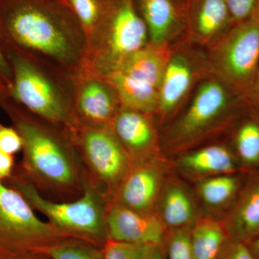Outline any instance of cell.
<instances>
[{
	"instance_id": "cell-33",
	"label": "cell",
	"mask_w": 259,
	"mask_h": 259,
	"mask_svg": "<svg viewBox=\"0 0 259 259\" xmlns=\"http://www.w3.org/2000/svg\"><path fill=\"white\" fill-rule=\"evenodd\" d=\"M15 168L14 156L0 151V182H5L10 179Z\"/></svg>"
},
{
	"instance_id": "cell-35",
	"label": "cell",
	"mask_w": 259,
	"mask_h": 259,
	"mask_svg": "<svg viewBox=\"0 0 259 259\" xmlns=\"http://www.w3.org/2000/svg\"><path fill=\"white\" fill-rule=\"evenodd\" d=\"M255 259H259V236L248 244Z\"/></svg>"
},
{
	"instance_id": "cell-31",
	"label": "cell",
	"mask_w": 259,
	"mask_h": 259,
	"mask_svg": "<svg viewBox=\"0 0 259 259\" xmlns=\"http://www.w3.org/2000/svg\"><path fill=\"white\" fill-rule=\"evenodd\" d=\"M0 81L10 90L13 86V71L1 44H0Z\"/></svg>"
},
{
	"instance_id": "cell-34",
	"label": "cell",
	"mask_w": 259,
	"mask_h": 259,
	"mask_svg": "<svg viewBox=\"0 0 259 259\" xmlns=\"http://www.w3.org/2000/svg\"><path fill=\"white\" fill-rule=\"evenodd\" d=\"M165 254L166 250L164 243L147 245L141 259H165Z\"/></svg>"
},
{
	"instance_id": "cell-18",
	"label": "cell",
	"mask_w": 259,
	"mask_h": 259,
	"mask_svg": "<svg viewBox=\"0 0 259 259\" xmlns=\"http://www.w3.org/2000/svg\"><path fill=\"white\" fill-rule=\"evenodd\" d=\"M183 171L195 175H231L237 162L231 151L222 146H209L184 155L178 160Z\"/></svg>"
},
{
	"instance_id": "cell-4",
	"label": "cell",
	"mask_w": 259,
	"mask_h": 259,
	"mask_svg": "<svg viewBox=\"0 0 259 259\" xmlns=\"http://www.w3.org/2000/svg\"><path fill=\"white\" fill-rule=\"evenodd\" d=\"M5 183L18 191L32 208L69 238L100 248L108 241L106 217L110 199L90 182H85L83 194L79 198L63 202L42 195L16 168Z\"/></svg>"
},
{
	"instance_id": "cell-27",
	"label": "cell",
	"mask_w": 259,
	"mask_h": 259,
	"mask_svg": "<svg viewBox=\"0 0 259 259\" xmlns=\"http://www.w3.org/2000/svg\"><path fill=\"white\" fill-rule=\"evenodd\" d=\"M146 245L108 240L102 247L104 259H141Z\"/></svg>"
},
{
	"instance_id": "cell-24",
	"label": "cell",
	"mask_w": 259,
	"mask_h": 259,
	"mask_svg": "<svg viewBox=\"0 0 259 259\" xmlns=\"http://www.w3.org/2000/svg\"><path fill=\"white\" fill-rule=\"evenodd\" d=\"M238 157L247 166L259 164V124L248 122L238 130L236 139Z\"/></svg>"
},
{
	"instance_id": "cell-26",
	"label": "cell",
	"mask_w": 259,
	"mask_h": 259,
	"mask_svg": "<svg viewBox=\"0 0 259 259\" xmlns=\"http://www.w3.org/2000/svg\"><path fill=\"white\" fill-rule=\"evenodd\" d=\"M66 2L82 25L88 36L100 18V2L99 0H66Z\"/></svg>"
},
{
	"instance_id": "cell-1",
	"label": "cell",
	"mask_w": 259,
	"mask_h": 259,
	"mask_svg": "<svg viewBox=\"0 0 259 259\" xmlns=\"http://www.w3.org/2000/svg\"><path fill=\"white\" fill-rule=\"evenodd\" d=\"M0 44L75 79L87 35L66 0H0Z\"/></svg>"
},
{
	"instance_id": "cell-38",
	"label": "cell",
	"mask_w": 259,
	"mask_h": 259,
	"mask_svg": "<svg viewBox=\"0 0 259 259\" xmlns=\"http://www.w3.org/2000/svg\"><path fill=\"white\" fill-rule=\"evenodd\" d=\"M99 1H102V0H99Z\"/></svg>"
},
{
	"instance_id": "cell-28",
	"label": "cell",
	"mask_w": 259,
	"mask_h": 259,
	"mask_svg": "<svg viewBox=\"0 0 259 259\" xmlns=\"http://www.w3.org/2000/svg\"><path fill=\"white\" fill-rule=\"evenodd\" d=\"M23 142L16 129L0 123V151L14 156L23 149Z\"/></svg>"
},
{
	"instance_id": "cell-29",
	"label": "cell",
	"mask_w": 259,
	"mask_h": 259,
	"mask_svg": "<svg viewBox=\"0 0 259 259\" xmlns=\"http://www.w3.org/2000/svg\"><path fill=\"white\" fill-rule=\"evenodd\" d=\"M218 259H255L246 243L230 238Z\"/></svg>"
},
{
	"instance_id": "cell-23",
	"label": "cell",
	"mask_w": 259,
	"mask_h": 259,
	"mask_svg": "<svg viewBox=\"0 0 259 259\" xmlns=\"http://www.w3.org/2000/svg\"><path fill=\"white\" fill-rule=\"evenodd\" d=\"M40 252L52 259H104L102 248L73 238H64Z\"/></svg>"
},
{
	"instance_id": "cell-5",
	"label": "cell",
	"mask_w": 259,
	"mask_h": 259,
	"mask_svg": "<svg viewBox=\"0 0 259 259\" xmlns=\"http://www.w3.org/2000/svg\"><path fill=\"white\" fill-rule=\"evenodd\" d=\"M5 54L13 76L10 96L35 115L72 127L75 79L35 59L11 51Z\"/></svg>"
},
{
	"instance_id": "cell-10",
	"label": "cell",
	"mask_w": 259,
	"mask_h": 259,
	"mask_svg": "<svg viewBox=\"0 0 259 259\" xmlns=\"http://www.w3.org/2000/svg\"><path fill=\"white\" fill-rule=\"evenodd\" d=\"M166 172V162L158 153L134 163L110 202L139 212H155Z\"/></svg>"
},
{
	"instance_id": "cell-7",
	"label": "cell",
	"mask_w": 259,
	"mask_h": 259,
	"mask_svg": "<svg viewBox=\"0 0 259 259\" xmlns=\"http://www.w3.org/2000/svg\"><path fill=\"white\" fill-rule=\"evenodd\" d=\"M35 211L18 191L0 182V250L42 251L69 238Z\"/></svg>"
},
{
	"instance_id": "cell-6",
	"label": "cell",
	"mask_w": 259,
	"mask_h": 259,
	"mask_svg": "<svg viewBox=\"0 0 259 259\" xmlns=\"http://www.w3.org/2000/svg\"><path fill=\"white\" fill-rule=\"evenodd\" d=\"M89 182L112 200L133 163L111 128L69 127Z\"/></svg>"
},
{
	"instance_id": "cell-17",
	"label": "cell",
	"mask_w": 259,
	"mask_h": 259,
	"mask_svg": "<svg viewBox=\"0 0 259 259\" xmlns=\"http://www.w3.org/2000/svg\"><path fill=\"white\" fill-rule=\"evenodd\" d=\"M193 66L182 54L169 57L159 88L158 111L168 115L188 93L193 81Z\"/></svg>"
},
{
	"instance_id": "cell-30",
	"label": "cell",
	"mask_w": 259,
	"mask_h": 259,
	"mask_svg": "<svg viewBox=\"0 0 259 259\" xmlns=\"http://www.w3.org/2000/svg\"><path fill=\"white\" fill-rule=\"evenodd\" d=\"M228 12L236 20H243L253 10L255 0H226Z\"/></svg>"
},
{
	"instance_id": "cell-12",
	"label": "cell",
	"mask_w": 259,
	"mask_h": 259,
	"mask_svg": "<svg viewBox=\"0 0 259 259\" xmlns=\"http://www.w3.org/2000/svg\"><path fill=\"white\" fill-rule=\"evenodd\" d=\"M108 240L133 244H163L166 229L156 212L143 213L110 202L107 208Z\"/></svg>"
},
{
	"instance_id": "cell-3",
	"label": "cell",
	"mask_w": 259,
	"mask_h": 259,
	"mask_svg": "<svg viewBox=\"0 0 259 259\" xmlns=\"http://www.w3.org/2000/svg\"><path fill=\"white\" fill-rule=\"evenodd\" d=\"M100 4V18L87 36L81 71L105 78L147 45L148 33L132 0H102Z\"/></svg>"
},
{
	"instance_id": "cell-14",
	"label": "cell",
	"mask_w": 259,
	"mask_h": 259,
	"mask_svg": "<svg viewBox=\"0 0 259 259\" xmlns=\"http://www.w3.org/2000/svg\"><path fill=\"white\" fill-rule=\"evenodd\" d=\"M169 57L163 45L147 44L128 56L112 72L119 73L140 86L159 90Z\"/></svg>"
},
{
	"instance_id": "cell-25",
	"label": "cell",
	"mask_w": 259,
	"mask_h": 259,
	"mask_svg": "<svg viewBox=\"0 0 259 259\" xmlns=\"http://www.w3.org/2000/svg\"><path fill=\"white\" fill-rule=\"evenodd\" d=\"M190 230L182 228L166 233L165 259H194L190 246Z\"/></svg>"
},
{
	"instance_id": "cell-8",
	"label": "cell",
	"mask_w": 259,
	"mask_h": 259,
	"mask_svg": "<svg viewBox=\"0 0 259 259\" xmlns=\"http://www.w3.org/2000/svg\"><path fill=\"white\" fill-rule=\"evenodd\" d=\"M231 102V95L222 81L214 79L204 81L190 107L170 129L168 144L182 147L199 139L223 118Z\"/></svg>"
},
{
	"instance_id": "cell-22",
	"label": "cell",
	"mask_w": 259,
	"mask_h": 259,
	"mask_svg": "<svg viewBox=\"0 0 259 259\" xmlns=\"http://www.w3.org/2000/svg\"><path fill=\"white\" fill-rule=\"evenodd\" d=\"M228 14L226 0H203L197 18L199 35L204 40L214 36L224 26Z\"/></svg>"
},
{
	"instance_id": "cell-19",
	"label": "cell",
	"mask_w": 259,
	"mask_h": 259,
	"mask_svg": "<svg viewBox=\"0 0 259 259\" xmlns=\"http://www.w3.org/2000/svg\"><path fill=\"white\" fill-rule=\"evenodd\" d=\"M230 238L223 222L209 218L197 220L190 230L194 258L218 259Z\"/></svg>"
},
{
	"instance_id": "cell-13",
	"label": "cell",
	"mask_w": 259,
	"mask_h": 259,
	"mask_svg": "<svg viewBox=\"0 0 259 259\" xmlns=\"http://www.w3.org/2000/svg\"><path fill=\"white\" fill-rule=\"evenodd\" d=\"M110 128L133 164L158 154L157 136L149 114L122 107Z\"/></svg>"
},
{
	"instance_id": "cell-21",
	"label": "cell",
	"mask_w": 259,
	"mask_h": 259,
	"mask_svg": "<svg viewBox=\"0 0 259 259\" xmlns=\"http://www.w3.org/2000/svg\"><path fill=\"white\" fill-rule=\"evenodd\" d=\"M239 181L232 175L207 177L197 184L199 197L207 207L220 208L234 199L239 190Z\"/></svg>"
},
{
	"instance_id": "cell-2",
	"label": "cell",
	"mask_w": 259,
	"mask_h": 259,
	"mask_svg": "<svg viewBox=\"0 0 259 259\" xmlns=\"http://www.w3.org/2000/svg\"><path fill=\"white\" fill-rule=\"evenodd\" d=\"M0 107L23 139V158L17 171L47 198L62 202L79 198L87 174L71 129L32 113L10 96Z\"/></svg>"
},
{
	"instance_id": "cell-9",
	"label": "cell",
	"mask_w": 259,
	"mask_h": 259,
	"mask_svg": "<svg viewBox=\"0 0 259 259\" xmlns=\"http://www.w3.org/2000/svg\"><path fill=\"white\" fill-rule=\"evenodd\" d=\"M74 83V125L110 128L122 107L113 85L105 78L83 71Z\"/></svg>"
},
{
	"instance_id": "cell-32",
	"label": "cell",
	"mask_w": 259,
	"mask_h": 259,
	"mask_svg": "<svg viewBox=\"0 0 259 259\" xmlns=\"http://www.w3.org/2000/svg\"><path fill=\"white\" fill-rule=\"evenodd\" d=\"M0 259H52L40 251H10L0 250Z\"/></svg>"
},
{
	"instance_id": "cell-20",
	"label": "cell",
	"mask_w": 259,
	"mask_h": 259,
	"mask_svg": "<svg viewBox=\"0 0 259 259\" xmlns=\"http://www.w3.org/2000/svg\"><path fill=\"white\" fill-rule=\"evenodd\" d=\"M139 5L151 44L163 45L171 36L177 21L171 0H139Z\"/></svg>"
},
{
	"instance_id": "cell-11",
	"label": "cell",
	"mask_w": 259,
	"mask_h": 259,
	"mask_svg": "<svg viewBox=\"0 0 259 259\" xmlns=\"http://www.w3.org/2000/svg\"><path fill=\"white\" fill-rule=\"evenodd\" d=\"M219 71L233 82H248L259 66V23L242 24L221 42L214 54Z\"/></svg>"
},
{
	"instance_id": "cell-37",
	"label": "cell",
	"mask_w": 259,
	"mask_h": 259,
	"mask_svg": "<svg viewBox=\"0 0 259 259\" xmlns=\"http://www.w3.org/2000/svg\"><path fill=\"white\" fill-rule=\"evenodd\" d=\"M258 82H259V66H258Z\"/></svg>"
},
{
	"instance_id": "cell-36",
	"label": "cell",
	"mask_w": 259,
	"mask_h": 259,
	"mask_svg": "<svg viewBox=\"0 0 259 259\" xmlns=\"http://www.w3.org/2000/svg\"><path fill=\"white\" fill-rule=\"evenodd\" d=\"M10 96V90L0 81V105L7 97Z\"/></svg>"
},
{
	"instance_id": "cell-16",
	"label": "cell",
	"mask_w": 259,
	"mask_h": 259,
	"mask_svg": "<svg viewBox=\"0 0 259 259\" xmlns=\"http://www.w3.org/2000/svg\"><path fill=\"white\" fill-rule=\"evenodd\" d=\"M156 209L157 211L155 212L166 231L190 228L197 221V207L193 197L185 186L176 181L165 182Z\"/></svg>"
},
{
	"instance_id": "cell-15",
	"label": "cell",
	"mask_w": 259,
	"mask_h": 259,
	"mask_svg": "<svg viewBox=\"0 0 259 259\" xmlns=\"http://www.w3.org/2000/svg\"><path fill=\"white\" fill-rule=\"evenodd\" d=\"M223 223L236 241L248 244L259 236V178L240 194Z\"/></svg>"
}]
</instances>
